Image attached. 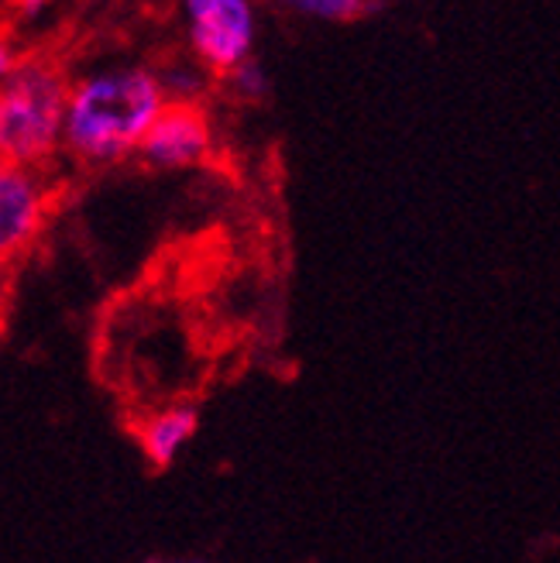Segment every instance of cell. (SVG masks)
I'll return each mask as SVG.
<instances>
[{
    "label": "cell",
    "instance_id": "obj_1",
    "mask_svg": "<svg viewBox=\"0 0 560 563\" xmlns=\"http://www.w3.org/2000/svg\"><path fill=\"white\" fill-rule=\"evenodd\" d=\"M169 107L158 69L142 63L100 66L73 79L66 110V155L83 165H118L142 152Z\"/></svg>",
    "mask_w": 560,
    "mask_h": 563
},
{
    "label": "cell",
    "instance_id": "obj_2",
    "mask_svg": "<svg viewBox=\"0 0 560 563\" xmlns=\"http://www.w3.org/2000/svg\"><path fill=\"white\" fill-rule=\"evenodd\" d=\"M73 79L48 55H24L0 87V158L45 173L66 152V110Z\"/></svg>",
    "mask_w": 560,
    "mask_h": 563
},
{
    "label": "cell",
    "instance_id": "obj_3",
    "mask_svg": "<svg viewBox=\"0 0 560 563\" xmlns=\"http://www.w3.org/2000/svg\"><path fill=\"white\" fill-rule=\"evenodd\" d=\"M189 55L213 79H228L234 69L255 59L259 14L248 0H189L183 8Z\"/></svg>",
    "mask_w": 560,
    "mask_h": 563
},
{
    "label": "cell",
    "instance_id": "obj_4",
    "mask_svg": "<svg viewBox=\"0 0 560 563\" xmlns=\"http://www.w3.org/2000/svg\"><path fill=\"white\" fill-rule=\"evenodd\" d=\"M52 192L45 173L0 158V265H14L45 231Z\"/></svg>",
    "mask_w": 560,
    "mask_h": 563
},
{
    "label": "cell",
    "instance_id": "obj_5",
    "mask_svg": "<svg viewBox=\"0 0 560 563\" xmlns=\"http://www.w3.org/2000/svg\"><path fill=\"white\" fill-rule=\"evenodd\" d=\"M213 148L217 137L207 110L200 103H169L149 131L138 158L155 173H179L210 162Z\"/></svg>",
    "mask_w": 560,
    "mask_h": 563
},
{
    "label": "cell",
    "instance_id": "obj_6",
    "mask_svg": "<svg viewBox=\"0 0 560 563\" xmlns=\"http://www.w3.org/2000/svg\"><path fill=\"white\" fill-rule=\"evenodd\" d=\"M196 427H200V412L193 406H162L138 422V446H142L152 467H169L183 454V446L196 437Z\"/></svg>",
    "mask_w": 560,
    "mask_h": 563
},
{
    "label": "cell",
    "instance_id": "obj_7",
    "mask_svg": "<svg viewBox=\"0 0 560 563\" xmlns=\"http://www.w3.org/2000/svg\"><path fill=\"white\" fill-rule=\"evenodd\" d=\"M158 79L169 103H200L213 76L196 59H189V63H173L169 69H158Z\"/></svg>",
    "mask_w": 560,
    "mask_h": 563
},
{
    "label": "cell",
    "instance_id": "obj_8",
    "mask_svg": "<svg viewBox=\"0 0 560 563\" xmlns=\"http://www.w3.org/2000/svg\"><path fill=\"white\" fill-rule=\"evenodd\" d=\"M293 8L306 18L330 21V24H344V21L365 18L375 11V4H369V0H299Z\"/></svg>",
    "mask_w": 560,
    "mask_h": 563
},
{
    "label": "cell",
    "instance_id": "obj_9",
    "mask_svg": "<svg viewBox=\"0 0 560 563\" xmlns=\"http://www.w3.org/2000/svg\"><path fill=\"white\" fill-rule=\"evenodd\" d=\"M223 82H228V90L238 100H248V103H255V100H262L268 93V73H265V66L259 59L244 63L241 69H234Z\"/></svg>",
    "mask_w": 560,
    "mask_h": 563
},
{
    "label": "cell",
    "instance_id": "obj_10",
    "mask_svg": "<svg viewBox=\"0 0 560 563\" xmlns=\"http://www.w3.org/2000/svg\"><path fill=\"white\" fill-rule=\"evenodd\" d=\"M18 63H21V55H18V48H14V42H11L8 35H0V87H4L8 76L18 69Z\"/></svg>",
    "mask_w": 560,
    "mask_h": 563
},
{
    "label": "cell",
    "instance_id": "obj_11",
    "mask_svg": "<svg viewBox=\"0 0 560 563\" xmlns=\"http://www.w3.org/2000/svg\"><path fill=\"white\" fill-rule=\"evenodd\" d=\"M8 299H11V265H0V320L8 313Z\"/></svg>",
    "mask_w": 560,
    "mask_h": 563
},
{
    "label": "cell",
    "instance_id": "obj_12",
    "mask_svg": "<svg viewBox=\"0 0 560 563\" xmlns=\"http://www.w3.org/2000/svg\"><path fill=\"white\" fill-rule=\"evenodd\" d=\"M152 563H204V560H152Z\"/></svg>",
    "mask_w": 560,
    "mask_h": 563
}]
</instances>
